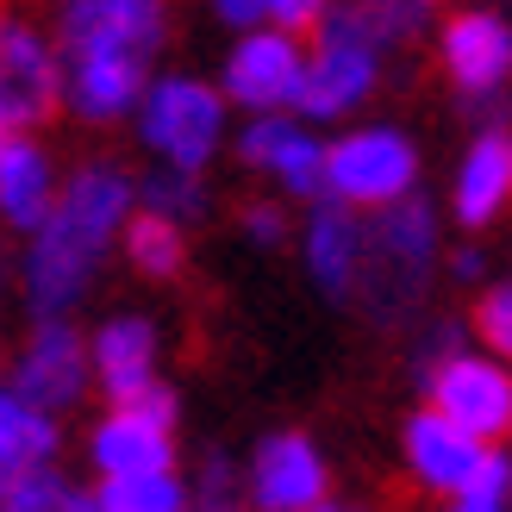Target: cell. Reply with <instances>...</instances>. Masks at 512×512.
<instances>
[{
    "instance_id": "obj_28",
    "label": "cell",
    "mask_w": 512,
    "mask_h": 512,
    "mask_svg": "<svg viewBox=\"0 0 512 512\" xmlns=\"http://www.w3.org/2000/svg\"><path fill=\"white\" fill-rule=\"evenodd\" d=\"M500 494H506V456L488 450L475 463V475L463 481V506H500Z\"/></svg>"
},
{
    "instance_id": "obj_32",
    "label": "cell",
    "mask_w": 512,
    "mask_h": 512,
    "mask_svg": "<svg viewBox=\"0 0 512 512\" xmlns=\"http://www.w3.org/2000/svg\"><path fill=\"white\" fill-rule=\"evenodd\" d=\"M450 269H456V281H475V275H481V250H456Z\"/></svg>"
},
{
    "instance_id": "obj_20",
    "label": "cell",
    "mask_w": 512,
    "mask_h": 512,
    "mask_svg": "<svg viewBox=\"0 0 512 512\" xmlns=\"http://www.w3.org/2000/svg\"><path fill=\"white\" fill-rule=\"evenodd\" d=\"M125 250H132V269L150 275V281H175L188 269V238H182V225H169L157 213H132L125 219Z\"/></svg>"
},
{
    "instance_id": "obj_25",
    "label": "cell",
    "mask_w": 512,
    "mask_h": 512,
    "mask_svg": "<svg viewBox=\"0 0 512 512\" xmlns=\"http://www.w3.org/2000/svg\"><path fill=\"white\" fill-rule=\"evenodd\" d=\"M475 331H481V344H488L494 356L512 350V288L506 281H494V288L475 300Z\"/></svg>"
},
{
    "instance_id": "obj_3",
    "label": "cell",
    "mask_w": 512,
    "mask_h": 512,
    "mask_svg": "<svg viewBox=\"0 0 512 512\" xmlns=\"http://www.w3.org/2000/svg\"><path fill=\"white\" fill-rule=\"evenodd\" d=\"M57 38L75 63H150L169 38V0H57Z\"/></svg>"
},
{
    "instance_id": "obj_34",
    "label": "cell",
    "mask_w": 512,
    "mask_h": 512,
    "mask_svg": "<svg viewBox=\"0 0 512 512\" xmlns=\"http://www.w3.org/2000/svg\"><path fill=\"white\" fill-rule=\"evenodd\" d=\"M0 294H7V244H0Z\"/></svg>"
},
{
    "instance_id": "obj_37",
    "label": "cell",
    "mask_w": 512,
    "mask_h": 512,
    "mask_svg": "<svg viewBox=\"0 0 512 512\" xmlns=\"http://www.w3.org/2000/svg\"><path fill=\"white\" fill-rule=\"evenodd\" d=\"M7 144H13V132H0V157H7Z\"/></svg>"
},
{
    "instance_id": "obj_13",
    "label": "cell",
    "mask_w": 512,
    "mask_h": 512,
    "mask_svg": "<svg viewBox=\"0 0 512 512\" xmlns=\"http://www.w3.org/2000/svg\"><path fill=\"white\" fill-rule=\"evenodd\" d=\"M481 456H488V444L463 438V431L444 425L438 413H413V419H406V463H413V475L425 481V488L463 494V481L475 475Z\"/></svg>"
},
{
    "instance_id": "obj_24",
    "label": "cell",
    "mask_w": 512,
    "mask_h": 512,
    "mask_svg": "<svg viewBox=\"0 0 512 512\" xmlns=\"http://www.w3.org/2000/svg\"><path fill=\"white\" fill-rule=\"evenodd\" d=\"M275 175H281V188L288 194H300V200H325V150L313 144V138H288L275 150V163H269Z\"/></svg>"
},
{
    "instance_id": "obj_31",
    "label": "cell",
    "mask_w": 512,
    "mask_h": 512,
    "mask_svg": "<svg viewBox=\"0 0 512 512\" xmlns=\"http://www.w3.org/2000/svg\"><path fill=\"white\" fill-rule=\"evenodd\" d=\"M219 19H232V25H256L263 19V0H213Z\"/></svg>"
},
{
    "instance_id": "obj_27",
    "label": "cell",
    "mask_w": 512,
    "mask_h": 512,
    "mask_svg": "<svg viewBox=\"0 0 512 512\" xmlns=\"http://www.w3.org/2000/svg\"><path fill=\"white\" fill-rule=\"evenodd\" d=\"M119 413H132L138 425H150V431H169V438H175V413H182V406H175V388H163V381H150V388H138L132 400L119 406Z\"/></svg>"
},
{
    "instance_id": "obj_18",
    "label": "cell",
    "mask_w": 512,
    "mask_h": 512,
    "mask_svg": "<svg viewBox=\"0 0 512 512\" xmlns=\"http://www.w3.org/2000/svg\"><path fill=\"white\" fill-rule=\"evenodd\" d=\"M0 213H7V225H19V232H38L44 213H50V163L38 144L13 138L7 157H0Z\"/></svg>"
},
{
    "instance_id": "obj_17",
    "label": "cell",
    "mask_w": 512,
    "mask_h": 512,
    "mask_svg": "<svg viewBox=\"0 0 512 512\" xmlns=\"http://www.w3.org/2000/svg\"><path fill=\"white\" fill-rule=\"evenodd\" d=\"M356 250H363V225H356V213L338 207V200H325V207L313 213V225H306V263H313L319 288L331 300H350Z\"/></svg>"
},
{
    "instance_id": "obj_10",
    "label": "cell",
    "mask_w": 512,
    "mask_h": 512,
    "mask_svg": "<svg viewBox=\"0 0 512 512\" xmlns=\"http://www.w3.org/2000/svg\"><path fill=\"white\" fill-rule=\"evenodd\" d=\"M375 82H381L375 50L356 44V38H344V32H331V25H319V57L300 63L294 107L313 113V119H338V113H350Z\"/></svg>"
},
{
    "instance_id": "obj_15",
    "label": "cell",
    "mask_w": 512,
    "mask_h": 512,
    "mask_svg": "<svg viewBox=\"0 0 512 512\" xmlns=\"http://www.w3.org/2000/svg\"><path fill=\"white\" fill-rule=\"evenodd\" d=\"M88 363L100 369V388H107L113 406H125L138 388H150V363H157V331L150 319H107L94 331V356Z\"/></svg>"
},
{
    "instance_id": "obj_14",
    "label": "cell",
    "mask_w": 512,
    "mask_h": 512,
    "mask_svg": "<svg viewBox=\"0 0 512 512\" xmlns=\"http://www.w3.org/2000/svg\"><path fill=\"white\" fill-rule=\"evenodd\" d=\"M506 188H512V144L500 125H488L469 157H463V175H456V225L463 232H481L500 207H506Z\"/></svg>"
},
{
    "instance_id": "obj_30",
    "label": "cell",
    "mask_w": 512,
    "mask_h": 512,
    "mask_svg": "<svg viewBox=\"0 0 512 512\" xmlns=\"http://www.w3.org/2000/svg\"><path fill=\"white\" fill-rule=\"evenodd\" d=\"M244 232L256 244H281V238H288V219H281V207H269V200H250V207H244Z\"/></svg>"
},
{
    "instance_id": "obj_26",
    "label": "cell",
    "mask_w": 512,
    "mask_h": 512,
    "mask_svg": "<svg viewBox=\"0 0 512 512\" xmlns=\"http://www.w3.org/2000/svg\"><path fill=\"white\" fill-rule=\"evenodd\" d=\"M294 138V125L281 119V113H256L250 125H244V138H238V157L250 163V169H269L275 163V150Z\"/></svg>"
},
{
    "instance_id": "obj_19",
    "label": "cell",
    "mask_w": 512,
    "mask_h": 512,
    "mask_svg": "<svg viewBox=\"0 0 512 512\" xmlns=\"http://www.w3.org/2000/svg\"><path fill=\"white\" fill-rule=\"evenodd\" d=\"M138 94H144V63L100 57V63H75L69 75V107L82 119H119Z\"/></svg>"
},
{
    "instance_id": "obj_4",
    "label": "cell",
    "mask_w": 512,
    "mask_h": 512,
    "mask_svg": "<svg viewBox=\"0 0 512 512\" xmlns=\"http://www.w3.org/2000/svg\"><path fill=\"white\" fill-rule=\"evenodd\" d=\"M419 182V150L406 132L388 125H369V132H350L344 144L325 150V194L338 207H394Z\"/></svg>"
},
{
    "instance_id": "obj_38",
    "label": "cell",
    "mask_w": 512,
    "mask_h": 512,
    "mask_svg": "<svg viewBox=\"0 0 512 512\" xmlns=\"http://www.w3.org/2000/svg\"><path fill=\"white\" fill-rule=\"evenodd\" d=\"M194 512H200V506H194Z\"/></svg>"
},
{
    "instance_id": "obj_12",
    "label": "cell",
    "mask_w": 512,
    "mask_h": 512,
    "mask_svg": "<svg viewBox=\"0 0 512 512\" xmlns=\"http://www.w3.org/2000/svg\"><path fill=\"white\" fill-rule=\"evenodd\" d=\"M444 69L463 94H494L512 69V32L494 13H475V7L450 13L444 19Z\"/></svg>"
},
{
    "instance_id": "obj_11",
    "label": "cell",
    "mask_w": 512,
    "mask_h": 512,
    "mask_svg": "<svg viewBox=\"0 0 512 512\" xmlns=\"http://www.w3.org/2000/svg\"><path fill=\"white\" fill-rule=\"evenodd\" d=\"M300 44L294 38H281V32H250L238 50H232V63H225V94L238 100V107H256V113H269V107H288L294 100V82H300Z\"/></svg>"
},
{
    "instance_id": "obj_33",
    "label": "cell",
    "mask_w": 512,
    "mask_h": 512,
    "mask_svg": "<svg viewBox=\"0 0 512 512\" xmlns=\"http://www.w3.org/2000/svg\"><path fill=\"white\" fill-rule=\"evenodd\" d=\"M57 512H100V506H94V494H75V488H63Z\"/></svg>"
},
{
    "instance_id": "obj_6",
    "label": "cell",
    "mask_w": 512,
    "mask_h": 512,
    "mask_svg": "<svg viewBox=\"0 0 512 512\" xmlns=\"http://www.w3.org/2000/svg\"><path fill=\"white\" fill-rule=\"evenodd\" d=\"M63 107V69L44 50V38L25 19L0 13V132H25V125L57 119Z\"/></svg>"
},
{
    "instance_id": "obj_36",
    "label": "cell",
    "mask_w": 512,
    "mask_h": 512,
    "mask_svg": "<svg viewBox=\"0 0 512 512\" xmlns=\"http://www.w3.org/2000/svg\"><path fill=\"white\" fill-rule=\"evenodd\" d=\"M313 512H356V506H313Z\"/></svg>"
},
{
    "instance_id": "obj_23",
    "label": "cell",
    "mask_w": 512,
    "mask_h": 512,
    "mask_svg": "<svg viewBox=\"0 0 512 512\" xmlns=\"http://www.w3.org/2000/svg\"><path fill=\"white\" fill-rule=\"evenodd\" d=\"M144 213H157L169 225H182V219H207V188H200V175H182V169H163V175H144Z\"/></svg>"
},
{
    "instance_id": "obj_8",
    "label": "cell",
    "mask_w": 512,
    "mask_h": 512,
    "mask_svg": "<svg viewBox=\"0 0 512 512\" xmlns=\"http://www.w3.org/2000/svg\"><path fill=\"white\" fill-rule=\"evenodd\" d=\"M325 494H331V475L306 431H275V438L256 444V463H250L256 512H313L325 506Z\"/></svg>"
},
{
    "instance_id": "obj_16",
    "label": "cell",
    "mask_w": 512,
    "mask_h": 512,
    "mask_svg": "<svg viewBox=\"0 0 512 512\" xmlns=\"http://www.w3.org/2000/svg\"><path fill=\"white\" fill-rule=\"evenodd\" d=\"M88 456H94V469L107 475V481H119V475H169L175 438H169V431L138 425L132 413H113V419L88 438Z\"/></svg>"
},
{
    "instance_id": "obj_5",
    "label": "cell",
    "mask_w": 512,
    "mask_h": 512,
    "mask_svg": "<svg viewBox=\"0 0 512 512\" xmlns=\"http://www.w3.org/2000/svg\"><path fill=\"white\" fill-rule=\"evenodd\" d=\"M219 125H225V100L207 82H188V75H163L144 100V144L163 150L182 175H200V163L219 144Z\"/></svg>"
},
{
    "instance_id": "obj_22",
    "label": "cell",
    "mask_w": 512,
    "mask_h": 512,
    "mask_svg": "<svg viewBox=\"0 0 512 512\" xmlns=\"http://www.w3.org/2000/svg\"><path fill=\"white\" fill-rule=\"evenodd\" d=\"M100 512H182V481L175 475H119L94 494Z\"/></svg>"
},
{
    "instance_id": "obj_35",
    "label": "cell",
    "mask_w": 512,
    "mask_h": 512,
    "mask_svg": "<svg viewBox=\"0 0 512 512\" xmlns=\"http://www.w3.org/2000/svg\"><path fill=\"white\" fill-rule=\"evenodd\" d=\"M456 512H500V506H456Z\"/></svg>"
},
{
    "instance_id": "obj_2",
    "label": "cell",
    "mask_w": 512,
    "mask_h": 512,
    "mask_svg": "<svg viewBox=\"0 0 512 512\" xmlns=\"http://www.w3.org/2000/svg\"><path fill=\"white\" fill-rule=\"evenodd\" d=\"M431 269H438V213H431L425 194H406L400 207H388L375 225H363L350 300L363 306L381 331H394L425 306Z\"/></svg>"
},
{
    "instance_id": "obj_21",
    "label": "cell",
    "mask_w": 512,
    "mask_h": 512,
    "mask_svg": "<svg viewBox=\"0 0 512 512\" xmlns=\"http://www.w3.org/2000/svg\"><path fill=\"white\" fill-rule=\"evenodd\" d=\"M50 456H57V425L0 394V469H50Z\"/></svg>"
},
{
    "instance_id": "obj_29",
    "label": "cell",
    "mask_w": 512,
    "mask_h": 512,
    "mask_svg": "<svg viewBox=\"0 0 512 512\" xmlns=\"http://www.w3.org/2000/svg\"><path fill=\"white\" fill-rule=\"evenodd\" d=\"M325 7L331 0H263V19L281 25V38H294V32H319Z\"/></svg>"
},
{
    "instance_id": "obj_9",
    "label": "cell",
    "mask_w": 512,
    "mask_h": 512,
    "mask_svg": "<svg viewBox=\"0 0 512 512\" xmlns=\"http://www.w3.org/2000/svg\"><path fill=\"white\" fill-rule=\"evenodd\" d=\"M19 406H75L88 388V338L75 331L69 319H38V331L25 338V356H19Z\"/></svg>"
},
{
    "instance_id": "obj_7",
    "label": "cell",
    "mask_w": 512,
    "mask_h": 512,
    "mask_svg": "<svg viewBox=\"0 0 512 512\" xmlns=\"http://www.w3.org/2000/svg\"><path fill=\"white\" fill-rule=\"evenodd\" d=\"M425 388H431V413L444 425H456L463 438H475V444H500L506 438V425H512L506 369L481 363V356H450L444 369L425 375Z\"/></svg>"
},
{
    "instance_id": "obj_1",
    "label": "cell",
    "mask_w": 512,
    "mask_h": 512,
    "mask_svg": "<svg viewBox=\"0 0 512 512\" xmlns=\"http://www.w3.org/2000/svg\"><path fill=\"white\" fill-rule=\"evenodd\" d=\"M132 175L113 163H82L69 175V188L50 200V213L38 225V244L25 256V288H32L38 319H63L75 300L88 294L94 263L107 238L125 225L132 213Z\"/></svg>"
}]
</instances>
